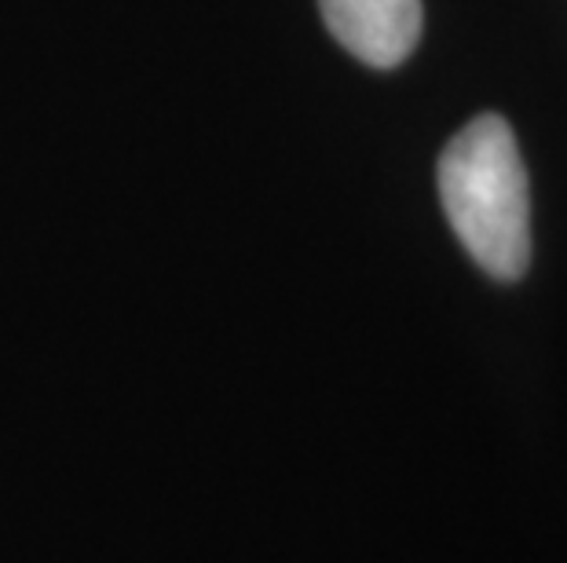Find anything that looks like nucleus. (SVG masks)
Wrapping results in <instances>:
<instances>
[{
  "mask_svg": "<svg viewBox=\"0 0 567 563\" xmlns=\"http://www.w3.org/2000/svg\"><path fill=\"white\" fill-rule=\"evenodd\" d=\"M440 198L457 242L491 279H524L530 268V190L505 117L480 114L446 143Z\"/></svg>",
  "mask_w": 567,
  "mask_h": 563,
  "instance_id": "1",
  "label": "nucleus"
},
{
  "mask_svg": "<svg viewBox=\"0 0 567 563\" xmlns=\"http://www.w3.org/2000/svg\"><path fill=\"white\" fill-rule=\"evenodd\" d=\"M326 27L359 63L392 70L421 41V0H319Z\"/></svg>",
  "mask_w": 567,
  "mask_h": 563,
  "instance_id": "2",
  "label": "nucleus"
}]
</instances>
